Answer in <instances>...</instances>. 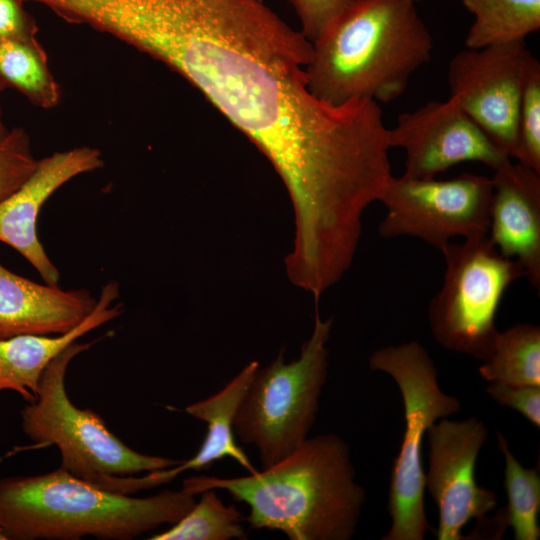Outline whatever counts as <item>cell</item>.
Here are the masks:
<instances>
[{
  "mask_svg": "<svg viewBox=\"0 0 540 540\" xmlns=\"http://www.w3.org/2000/svg\"><path fill=\"white\" fill-rule=\"evenodd\" d=\"M96 303L86 289L38 284L0 264V339L66 334L91 314Z\"/></svg>",
  "mask_w": 540,
  "mask_h": 540,
  "instance_id": "5bb4252c",
  "label": "cell"
},
{
  "mask_svg": "<svg viewBox=\"0 0 540 540\" xmlns=\"http://www.w3.org/2000/svg\"><path fill=\"white\" fill-rule=\"evenodd\" d=\"M441 253L444 281L428 308L432 335L447 350L485 361L499 333L502 297L524 271L498 251L488 234L451 241Z\"/></svg>",
  "mask_w": 540,
  "mask_h": 540,
  "instance_id": "52a82bcc",
  "label": "cell"
},
{
  "mask_svg": "<svg viewBox=\"0 0 540 540\" xmlns=\"http://www.w3.org/2000/svg\"><path fill=\"white\" fill-rule=\"evenodd\" d=\"M37 163L23 128L15 127L0 138V202L27 180Z\"/></svg>",
  "mask_w": 540,
  "mask_h": 540,
  "instance_id": "603a6c76",
  "label": "cell"
},
{
  "mask_svg": "<svg viewBox=\"0 0 540 540\" xmlns=\"http://www.w3.org/2000/svg\"><path fill=\"white\" fill-rule=\"evenodd\" d=\"M488 236L540 289V173L511 159L494 170Z\"/></svg>",
  "mask_w": 540,
  "mask_h": 540,
  "instance_id": "4fadbf2b",
  "label": "cell"
},
{
  "mask_svg": "<svg viewBox=\"0 0 540 540\" xmlns=\"http://www.w3.org/2000/svg\"><path fill=\"white\" fill-rule=\"evenodd\" d=\"M488 382L540 386V328L518 324L498 333L492 352L479 367Z\"/></svg>",
  "mask_w": 540,
  "mask_h": 540,
  "instance_id": "d6986e66",
  "label": "cell"
},
{
  "mask_svg": "<svg viewBox=\"0 0 540 540\" xmlns=\"http://www.w3.org/2000/svg\"><path fill=\"white\" fill-rule=\"evenodd\" d=\"M498 448L505 460L504 488L508 506L502 509L506 526H511L516 540H538L540 527V477L538 465L527 469L511 452L507 440L497 432Z\"/></svg>",
  "mask_w": 540,
  "mask_h": 540,
  "instance_id": "ffe728a7",
  "label": "cell"
},
{
  "mask_svg": "<svg viewBox=\"0 0 540 540\" xmlns=\"http://www.w3.org/2000/svg\"><path fill=\"white\" fill-rule=\"evenodd\" d=\"M368 364L394 379L404 405L405 432L389 488L391 526L382 540H423L426 532L435 530L425 513L422 440L431 425L457 413L461 404L440 389L436 366L418 341L375 350Z\"/></svg>",
  "mask_w": 540,
  "mask_h": 540,
  "instance_id": "8992f818",
  "label": "cell"
},
{
  "mask_svg": "<svg viewBox=\"0 0 540 540\" xmlns=\"http://www.w3.org/2000/svg\"><path fill=\"white\" fill-rule=\"evenodd\" d=\"M38 25L21 0H0V39H35Z\"/></svg>",
  "mask_w": 540,
  "mask_h": 540,
  "instance_id": "484cf974",
  "label": "cell"
},
{
  "mask_svg": "<svg viewBox=\"0 0 540 540\" xmlns=\"http://www.w3.org/2000/svg\"><path fill=\"white\" fill-rule=\"evenodd\" d=\"M487 393L502 406L518 411L536 427H540V386H516L490 382Z\"/></svg>",
  "mask_w": 540,
  "mask_h": 540,
  "instance_id": "d4e9b609",
  "label": "cell"
},
{
  "mask_svg": "<svg viewBox=\"0 0 540 540\" xmlns=\"http://www.w3.org/2000/svg\"><path fill=\"white\" fill-rule=\"evenodd\" d=\"M119 294L116 281L106 283L91 314L66 334H27L0 339V391H15L28 403L36 401L41 375L52 359L72 342L123 313L121 303L112 304Z\"/></svg>",
  "mask_w": 540,
  "mask_h": 540,
  "instance_id": "9a60e30c",
  "label": "cell"
},
{
  "mask_svg": "<svg viewBox=\"0 0 540 540\" xmlns=\"http://www.w3.org/2000/svg\"><path fill=\"white\" fill-rule=\"evenodd\" d=\"M294 10L300 31L311 42L323 33L355 0H287Z\"/></svg>",
  "mask_w": 540,
  "mask_h": 540,
  "instance_id": "cb8c5ba5",
  "label": "cell"
},
{
  "mask_svg": "<svg viewBox=\"0 0 540 540\" xmlns=\"http://www.w3.org/2000/svg\"><path fill=\"white\" fill-rule=\"evenodd\" d=\"M104 165L101 152L82 146L38 159L27 180L0 202V242L20 253L46 284L58 286L60 272L37 234V220L47 199L72 178Z\"/></svg>",
  "mask_w": 540,
  "mask_h": 540,
  "instance_id": "7c38bea8",
  "label": "cell"
},
{
  "mask_svg": "<svg viewBox=\"0 0 540 540\" xmlns=\"http://www.w3.org/2000/svg\"><path fill=\"white\" fill-rule=\"evenodd\" d=\"M0 79L40 108L52 109L60 101L59 85L37 38L0 39Z\"/></svg>",
  "mask_w": 540,
  "mask_h": 540,
  "instance_id": "ac0fdd59",
  "label": "cell"
},
{
  "mask_svg": "<svg viewBox=\"0 0 540 540\" xmlns=\"http://www.w3.org/2000/svg\"><path fill=\"white\" fill-rule=\"evenodd\" d=\"M5 89H7V87L5 86L3 81L0 79V138L4 137L9 131L3 122L2 108H1V94Z\"/></svg>",
  "mask_w": 540,
  "mask_h": 540,
  "instance_id": "4316f807",
  "label": "cell"
},
{
  "mask_svg": "<svg viewBox=\"0 0 540 540\" xmlns=\"http://www.w3.org/2000/svg\"><path fill=\"white\" fill-rule=\"evenodd\" d=\"M415 1H417V2H418V1H421V0H415Z\"/></svg>",
  "mask_w": 540,
  "mask_h": 540,
  "instance_id": "f1b7e54d",
  "label": "cell"
},
{
  "mask_svg": "<svg viewBox=\"0 0 540 540\" xmlns=\"http://www.w3.org/2000/svg\"><path fill=\"white\" fill-rule=\"evenodd\" d=\"M429 469L425 488L438 507V540H466L462 528L481 522L497 504L496 494L477 484L475 467L488 431L476 417L463 421L441 418L427 430Z\"/></svg>",
  "mask_w": 540,
  "mask_h": 540,
  "instance_id": "30bf717a",
  "label": "cell"
},
{
  "mask_svg": "<svg viewBox=\"0 0 540 540\" xmlns=\"http://www.w3.org/2000/svg\"><path fill=\"white\" fill-rule=\"evenodd\" d=\"M331 327L332 319L323 320L316 304L313 331L299 357L286 361L281 349L250 381L233 428L241 442L257 448L262 469L292 454L314 425L327 379Z\"/></svg>",
  "mask_w": 540,
  "mask_h": 540,
  "instance_id": "277c9868",
  "label": "cell"
},
{
  "mask_svg": "<svg viewBox=\"0 0 540 540\" xmlns=\"http://www.w3.org/2000/svg\"><path fill=\"white\" fill-rule=\"evenodd\" d=\"M389 144L404 150L403 176L414 179L435 178L467 161L495 170L511 159L450 98L431 100L398 115L389 128Z\"/></svg>",
  "mask_w": 540,
  "mask_h": 540,
  "instance_id": "8fae6325",
  "label": "cell"
},
{
  "mask_svg": "<svg viewBox=\"0 0 540 540\" xmlns=\"http://www.w3.org/2000/svg\"><path fill=\"white\" fill-rule=\"evenodd\" d=\"M195 502L183 489L149 497L112 492L59 467L0 478V530L6 540H129L175 524Z\"/></svg>",
  "mask_w": 540,
  "mask_h": 540,
  "instance_id": "3957f363",
  "label": "cell"
},
{
  "mask_svg": "<svg viewBox=\"0 0 540 540\" xmlns=\"http://www.w3.org/2000/svg\"><path fill=\"white\" fill-rule=\"evenodd\" d=\"M194 506L170 528L150 540H230L247 538L246 518L235 505H226L215 489L200 493Z\"/></svg>",
  "mask_w": 540,
  "mask_h": 540,
  "instance_id": "44dd1931",
  "label": "cell"
},
{
  "mask_svg": "<svg viewBox=\"0 0 540 540\" xmlns=\"http://www.w3.org/2000/svg\"><path fill=\"white\" fill-rule=\"evenodd\" d=\"M0 540H6V537H5V535L1 532V530H0Z\"/></svg>",
  "mask_w": 540,
  "mask_h": 540,
  "instance_id": "83f0119b",
  "label": "cell"
},
{
  "mask_svg": "<svg viewBox=\"0 0 540 540\" xmlns=\"http://www.w3.org/2000/svg\"><path fill=\"white\" fill-rule=\"evenodd\" d=\"M258 367V361H250L217 393L185 408L186 413L206 423V435L192 458L151 472L155 486L172 481L186 470L199 471L224 458L235 460L249 474L258 471L237 445L233 428L236 411Z\"/></svg>",
  "mask_w": 540,
  "mask_h": 540,
  "instance_id": "2e32d148",
  "label": "cell"
},
{
  "mask_svg": "<svg viewBox=\"0 0 540 540\" xmlns=\"http://www.w3.org/2000/svg\"><path fill=\"white\" fill-rule=\"evenodd\" d=\"M415 0H355L313 42L307 86L333 105L390 103L430 61L433 36Z\"/></svg>",
  "mask_w": 540,
  "mask_h": 540,
  "instance_id": "7a4b0ae2",
  "label": "cell"
},
{
  "mask_svg": "<svg viewBox=\"0 0 540 540\" xmlns=\"http://www.w3.org/2000/svg\"><path fill=\"white\" fill-rule=\"evenodd\" d=\"M491 178L471 173L447 180L392 177L380 202L386 214L383 238L412 236L441 251L456 236L486 235L490 225Z\"/></svg>",
  "mask_w": 540,
  "mask_h": 540,
  "instance_id": "ba28073f",
  "label": "cell"
},
{
  "mask_svg": "<svg viewBox=\"0 0 540 540\" xmlns=\"http://www.w3.org/2000/svg\"><path fill=\"white\" fill-rule=\"evenodd\" d=\"M182 489L193 495L225 490L248 505L251 528L281 531L290 540L351 539L365 501L349 446L334 433L307 438L262 471L235 478L192 476Z\"/></svg>",
  "mask_w": 540,
  "mask_h": 540,
  "instance_id": "6da1fadb",
  "label": "cell"
},
{
  "mask_svg": "<svg viewBox=\"0 0 540 540\" xmlns=\"http://www.w3.org/2000/svg\"><path fill=\"white\" fill-rule=\"evenodd\" d=\"M532 58L522 40L465 48L448 64L449 98L510 158L516 153L521 94Z\"/></svg>",
  "mask_w": 540,
  "mask_h": 540,
  "instance_id": "9c48e42d",
  "label": "cell"
},
{
  "mask_svg": "<svg viewBox=\"0 0 540 540\" xmlns=\"http://www.w3.org/2000/svg\"><path fill=\"white\" fill-rule=\"evenodd\" d=\"M514 159L540 173V63L533 56L524 80Z\"/></svg>",
  "mask_w": 540,
  "mask_h": 540,
  "instance_id": "7402d4cb",
  "label": "cell"
},
{
  "mask_svg": "<svg viewBox=\"0 0 540 540\" xmlns=\"http://www.w3.org/2000/svg\"><path fill=\"white\" fill-rule=\"evenodd\" d=\"M474 16L465 48L516 42L539 30L540 0H462Z\"/></svg>",
  "mask_w": 540,
  "mask_h": 540,
  "instance_id": "e0dca14e",
  "label": "cell"
},
{
  "mask_svg": "<svg viewBox=\"0 0 540 540\" xmlns=\"http://www.w3.org/2000/svg\"><path fill=\"white\" fill-rule=\"evenodd\" d=\"M92 344L72 342L45 368L37 400L20 412L25 435L37 448L56 446L62 469L101 488L114 477L152 472L180 463L135 451L116 437L93 410L80 409L71 402L65 389L67 367Z\"/></svg>",
  "mask_w": 540,
  "mask_h": 540,
  "instance_id": "5b68a950",
  "label": "cell"
}]
</instances>
